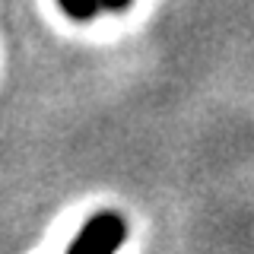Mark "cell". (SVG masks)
Masks as SVG:
<instances>
[{
	"label": "cell",
	"mask_w": 254,
	"mask_h": 254,
	"mask_svg": "<svg viewBox=\"0 0 254 254\" xmlns=\"http://www.w3.org/2000/svg\"><path fill=\"white\" fill-rule=\"evenodd\" d=\"M133 0H99V6L102 10H111V13H121V10H127Z\"/></svg>",
	"instance_id": "3"
},
{
	"label": "cell",
	"mask_w": 254,
	"mask_h": 254,
	"mask_svg": "<svg viewBox=\"0 0 254 254\" xmlns=\"http://www.w3.org/2000/svg\"><path fill=\"white\" fill-rule=\"evenodd\" d=\"M58 3H61V10L67 13L70 19H76V22L92 19V16L102 10V6H99V0H58Z\"/></svg>",
	"instance_id": "2"
},
{
	"label": "cell",
	"mask_w": 254,
	"mask_h": 254,
	"mask_svg": "<svg viewBox=\"0 0 254 254\" xmlns=\"http://www.w3.org/2000/svg\"><path fill=\"white\" fill-rule=\"evenodd\" d=\"M124 235H127V229L118 213H99V216H92L79 229V235L73 238L67 254H115L121 248Z\"/></svg>",
	"instance_id": "1"
}]
</instances>
